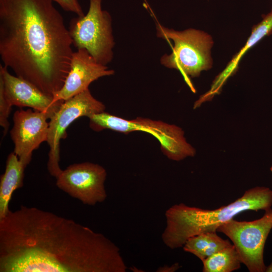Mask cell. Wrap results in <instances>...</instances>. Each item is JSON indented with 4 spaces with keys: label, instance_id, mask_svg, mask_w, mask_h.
<instances>
[{
    "label": "cell",
    "instance_id": "obj_16",
    "mask_svg": "<svg viewBox=\"0 0 272 272\" xmlns=\"http://www.w3.org/2000/svg\"><path fill=\"white\" fill-rule=\"evenodd\" d=\"M202 262L203 272H232L239 269L241 263L239 254L232 244Z\"/></svg>",
    "mask_w": 272,
    "mask_h": 272
},
{
    "label": "cell",
    "instance_id": "obj_9",
    "mask_svg": "<svg viewBox=\"0 0 272 272\" xmlns=\"http://www.w3.org/2000/svg\"><path fill=\"white\" fill-rule=\"evenodd\" d=\"M105 169L91 162L69 165L56 178L60 190L83 203L93 206L104 202L107 197L105 188Z\"/></svg>",
    "mask_w": 272,
    "mask_h": 272
},
{
    "label": "cell",
    "instance_id": "obj_10",
    "mask_svg": "<svg viewBox=\"0 0 272 272\" xmlns=\"http://www.w3.org/2000/svg\"><path fill=\"white\" fill-rule=\"evenodd\" d=\"M48 119L46 113L31 109L17 110L14 114L10 131L14 145L13 152L26 167L31 161L33 152L47 141Z\"/></svg>",
    "mask_w": 272,
    "mask_h": 272
},
{
    "label": "cell",
    "instance_id": "obj_21",
    "mask_svg": "<svg viewBox=\"0 0 272 272\" xmlns=\"http://www.w3.org/2000/svg\"><path fill=\"white\" fill-rule=\"evenodd\" d=\"M270 170L272 172V166L270 167Z\"/></svg>",
    "mask_w": 272,
    "mask_h": 272
},
{
    "label": "cell",
    "instance_id": "obj_15",
    "mask_svg": "<svg viewBox=\"0 0 272 272\" xmlns=\"http://www.w3.org/2000/svg\"><path fill=\"white\" fill-rule=\"evenodd\" d=\"M231 245L228 240L222 238L217 232H205L189 238L182 247L185 251L194 255L202 261Z\"/></svg>",
    "mask_w": 272,
    "mask_h": 272
},
{
    "label": "cell",
    "instance_id": "obj_3",
    "mask_svg": "<svg viewBox=\"0 0 272 272\" xmlns=\"http://www.w3.org/2000/svg\"><path fill=\"white\" fill-rule=\"evenodd\" d=\"M271 206L272 190L265 186L249 189L233 202L212 210L176 204L165 212L166 224L162 240L170 249L182 247L190 237L205 232H217L220 226L243 212L265 211Z\"/></svg>",
    "mask_w": 272,
    "mask_h": 272
},
{
    "label": "cell",
    "instance_id": "obj_2",
    "mask_svg": "<svg viewBox=\"0 0 272 272\" xmlns=\"http://www.w3.org/2000/svg\"><path fill=\"white\" fill-rule=\"evenodd\" d=\"M72 45L51 0H0L1 59L17 77L53 96L69 72Z\"/></svg>",
    "mask_w": 272,
    "mask_h": 272
},
{
    "label": "cell",
    "instance_id": "obj_13",
    "mask_svg": "<svg viewBox=\"0 0 272 272\" xmlns=\"http://www.w3.org/2000/svg\"><path fill=\"white\" fill-rule=\"evenodd\" d=\"M271 34H272V9L269 13L264 16L260 22L252 27L251 35L245 45L234 55L225 69L217 76L210 90L204 96L205 98L218 93L227 79L237 72L239 61L244 54L263 37Z\"/></svg>",
    "mask_w": 272,
    "mask_h": 272
},
{
    "label": "cell",
    "instance_id": "obj_7",
    "mask_svg": "<svg viewBox=\"0 0 272 272\" xmlns=\"http://www.w3.org/2000/svg\"><path fill=\"white\" fill-rule=\"evenodd\" d=\"M272 229V209L265 211L263 216L251 221L234 219L220 226L217 232L227 236L233 242L241 263L250 272H264L266 266L263 251Z\"/></svg>",
    "mask_w": 272,
    "mask_h": 272
},
{
    "label": "cell",
    "instance_id": "obj_11",
    "mask_svg": "<svg viewBox=\"0 0 272 272\" xmlns=\"http://www.w3.org/2000/svg\"><path fill=\"white\" fill-rule=\"evenodd\" d=\"M114 73L98 62L85 49H78L73 53L69 72L61 88L53 95V101L71 98L88 89L93 82Z\"/></svg>",
    "mask_w": 272,
    "mask_h": 272
},
{
    "label": "cell",
    "instance_id": "obj_8",
    "mask_svg": "<svg viewBox=\"0 0 272 272\" xmlns=\"http://www.w3.org/2000/svg\"><path fill=\"white\" fill-rule=\"evenodd\" d=\"M105 106L95 98L89 89L64 101L49 119L46 142L49 147L47 169L56 178L62 170L59 166L60 142L67 137L66 130L77 119L105 111Z\"/></svg>",
    "mask_w": 272,
    "mask_h": 272
},
{
    "label": "cell",
    "instance_id": "obj_18",
    "mask_svg": "<svg viewBox=\"0 0 272 272\" xmlns=\"http://www.w3.org/2000/svg\"><path fill=\"white\" fill-rule=\"evenodd\" d=\"M57 4L64 11L73 13L77 16H83L84 13L79 0H51Z\"/></svg>",
    "mask_w": 272,
    "mask_h": 272
},
{
    "label": "cell",
    "instance_id": "obj_17",
    "mask_svg": "<svg viewBox=\"0 0 272 272\" xmlns=\"http://www.w3.org/2000/svg\"><path fill=\"white\" fill-rule=\"evenodd\" d=\"M11 108L12 106L7 100L3 87L0 85V125L4 128V136L7 134L9 128L8 117Z\"/></svg>",
    "mask_w": 272,
    "mask_h": 272
},
{
    "label": "cell",
    "instance_id": "obj_12",
    "mask_svg": "<svg viewBox=\"0 0 272 272\" xmlns=\"http://www.w3.org/2000/svg\"><path fill=\"white\" fill-rule=\"evenodd\" d=\"M0 85L11 106L27 107L46 113L50 119L63 101H53L47 94L28 81L11 74L8 68L0 65Z\"/></svg>",
    "mask_w": 272,
    "mask_h": 272
},
{
    "label": "cell",
    "instance_id": "obj_5",
    "mask_svg": "<svg viewBox=\"0 0 272 272\" xmlns=\"http://www.w3.org/2000/svg\"><path fill=\"white\" fill-rule=\"evenodd\" d=\"M88 118L90 128L95 131L109 129L126 134L140 131L153 135L159 141L164 155L171 160L181 161L195 154V149L186 142L184 131L174 124L139 117L126 119L105 111Z\"/></svg>",
    "mask_w": 272,
    "mask_h": 272
},
{
    "label": "cell",
    "instance_id": "obj_14",
    "mask_svg": "<svg viewBox=\"0 0 272 272\" xmlns=\"http://www.w3.org/2000/svg\"><path fill=\"white\" fill-rule=\"evenodd\" d=\"M26 166L14 153L7 157L5 172L1 176L0 219L9 211V203L14 191L23 185L24 170Z\"/></svg>",
    "mask_w": 272,
    "mask_h": 272
},
{
    "label": "cell",
    "instance_id": "obj_4",
    "mask_svg": "<svg viewBox=\"0 0 272 272\" xmlns=\"http://www.w3.org/2000/svg\"><path fill=\"white\" fill-rule=\"evenodd\" d=\"M156 35L166 40H172L174 45L170 54L160 58L161 63L169 69L179 71L192 91L189 79L198 77L203 71L213 65L211 50L214 44L212 36L207 33L192 28L176 31L156 24Z\"/></svg>",
    "mask_w": 272,
    "mask_h": 272
},
{
    "label": "cell",
    "instance_id": "obj_1",
    "mask_svg": "<svg viewBox=\"0 0 272 272\" xmlns=\"http://www.w3.org/2000/svg\"><path fill=\"white\" fill-rule=\"evenodd\" d=\"M118 247L103 234L35 207L0 219V272H125Z\"/></svg>",
    "mask_w": 272,
    "mask_h": 272
},
{
    "label": "cell",
    "instance_id": "obj_20",
    "mask_svg": "<svg viewBox=\"0 0 272 272\" xmlns=\"http://www.w3.org/2000/svg\"><path fill=\"white\" fill-rule=\"evenodd\" d=\"M265 271V272H272V262L268 266H266Z\"/></svg>",
    "mask_w": 272,
    "mask_h": 272
},
{
    "label": "cell",
    "instance_id": "obj_6",
    "mask_svg": "<svg viewBox=\"0 0 272 272\" xmlns=\"http://www.w3.org/2000/svg\"><path fill=\"white\" fill-rule=\"evenodd\" d=\"M102 0H89L83 16L71 19L69 31L77 49H85L99 63L107 65L113 57L115 42L110 14L102 8Z\"/></svg>",
    "mask_w": 272,
    "mask_h": 272
},
{
    "label": "cell",
    "instance_id": "obj_19",
    "mask_svg": "<svg viewBox=\"0 0 272 272\" xmlns=\"http://www.w3.org/2000/svg\"><path fill=\"white\" fill-rule=\"evenodd\" d=\"M180 265L178 263H175L172 265H164L159 267L157 271L160 272H173L179 268Z\"/></svg>",
    "mask_w": 272,
    "mask_h": 272
}]
</instances>
